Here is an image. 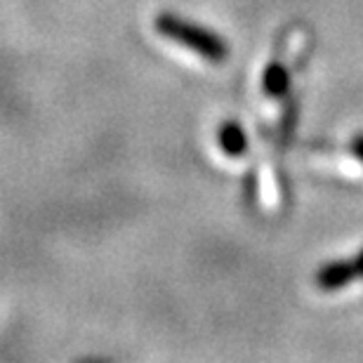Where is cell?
<instances>
[{"mask_svg":"<svg viewBox=\"0 0 363 363\" xmlns=\"http://www.w3.org/2000/svg\"><path fill=\"white\" fill-rule=\"evenodd\" d=\"M220 144L229 156H241L248 149V137H245V133L236 123H229V125L220 130Z\"/></svg>","mask_w":363,"mask_h":363,"instance_id":"obj_4","label":"cell"},{"mask_svg":"<svg viewBox=\"0 0 363 363\" xmlns=\"http://www.w3.org/2000/svg\"><path fill=\"white\" fill-rule=\"evenodd\" d=\"M304 45H307V33H304L302 28H293V31L286 35V40H283L281 52L276 55V60L269 64V69L264 71V94L272 104L283 101V97L288 94L290 76H293L295 62L300 60Z\"/></svg>","mask_w":363,"mask_h":363,"instance_id":"obj_2","label":"cell"},{"mask_svg":"<svg viewBox=\"0 0 363 363\" xmlns=\"http://www.w3.org/2000/svg\"><path fill=\"white\" fill-rule=\"evenodd\" d=\"M154 26H156V31L163 35V38H168V40L177 43V45H182V48L191 50V52L203 57L206 62L222 64L224 60H227V55H229L227 43H224L215 31L194 24V21L182 19V17H177V14H168V12L158 14Z\"/></svg>","mask_w":363,"mask_h":363,"instance_id":"obj_1","label":"cell"},{"mask_svg":"<svg viewBox=\"0 0 363 363\" xmlns=\"http://www.w3.org/2000/svg\"><path fill=\"white\" fill-rule=\"evenodd\" d=\"M359 274H363V257L354 259V262H347V264H335V267H330V269L321 272L318 286L333 290V288H340V286H345V283H350L352 279H357Z\"/></svg>","mask_w":363,"mask_h":363,"instance_id":"obj_3","label":"cell"}]
</instances>
